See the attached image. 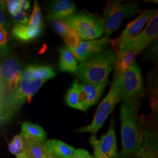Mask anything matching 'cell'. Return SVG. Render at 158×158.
Wrapping results in <instances>:
<instances>
[{
  "label": "cell",
  "mask_w": 158,
  "mask_h": 158,
  "mask_svg": "<svg viewBox=\"0 0 158 158\" xmlns=\"http://www.w3.org/2000/svg\"><path fill=\"white\" fill-rule=\"evenodd\" d=\"M56 76L53 67L49 65H29L24 68L19 86L11 94L0 110L1 119H7L26 102H30L45 81Z\"/></svg>",
  "instance_id": "1"
},
{
  "label": "cell",
  "mask_w": 158,
  "mask_h": 158,
  "mask_svg": "<svg viewBox=\"0 0 158 158\" xmlns=\"http://www.w3.org/2000/svg\"><path fill=\"white\" fill-rule=\"evenodd\" d=\"M115 61L114 51L111 49H105L81 62L75 75L84 84H100L108 80Z\"/></svg>",
  "instance_id": "2"
},
{
  "label": "cell",
  "mask_w": 158,
  "mask_h": 158,
  "mask_svg": "<svg viewBox=\"0 0 158 158\" xmlns=\"http://www.w3.org/2000/svg\"><path fill=\"white\" fill-rule=\"evenodd\" d=\"M141 105L122 102L120 112L122 152L121 155L133 157L140 140V120L138 112Z\"/></svg>",
  "instance_id": "3"
},
{
  "label": "cell",
  "mask_w": 158,
  "mask_h": 158,
  "mask_svg": "<svg viewBox=\"0 0 158 158\" xmlns=\"http://www.w3.org/2000/svg\"><path fill=\"white\" fill-rule=\"evenodd\" d=\"M122 99V78L121 76L114 80L113 84L109 92L105 97L99 105L94 114L92 124L86 127L78 128L76 132L78 133H91L96 135L106 121L109 114L112 113L116 104Z\"/></svg>",
  "instance_id": "4"
},
{
  "label": "cell",
  "mask_w": 158,
  "mask_h": 158,
  "mask_svg": "<svg viewBox=\"0 0 158 158\" xmlns=\"http://www.w3.org/2000/svg\"><path fill=\"white\" fill-rule=\"evenodd\" d=\"M141 12L138 2H124L113 1L107 3L103 12L105 38H108L110 35L119 28L123 19Z\"/></svg>",
  "instance_id": "5"
},
{
  "label": "cell",
  "mask_w": 158,
  "mask_h": 158,
  "mask_svg": "<svg viewBox=\"0 0 158 158\" xmlns=\"http://www.w3.org/2000/svg\"><path fill=\"white\" fill-rule=\"evenodd\" d=\"M82 40H93L104 34V21L98 15L81 11L64 20Z\"/></svg>",
  "instance_id": "6"
},
{
  "label": "cell",
  "mask_w": 158,
  "mask_h": 158,
  "mask_svg": "<svg viewBox=\"0 0 158 158\" xmlns=\"http://www.w3.org/2000/svg\"><path fill=\"white\" fill-rule=\"evenodd\" d=\"M140 120V140L133 158H158L157 124L153 116L143 115Z\"/></svg>",
  "instance_id": "7"
},
{
  "label": "cell",
  "mask_w": 158,
  "mask_h": 158,
  "mask_svg": "<svg viewBox=\"0 0 158 158\" xmlns=\"http://www.w3.org/2000/svg\"><path fill=\"white\" fill-rule=\"evenodd\" d=\"M122 102L141 105L144 95L143 81L141 68L134 62L130 68L121 76Z\"/></svg>",
  "instance_id": "8"
},
{
  "label": "cell",
  "mask_w": 158,
  "mask_h": 158,
  "mask_svg": "<svg viewBox=\"0 0 158 158\" xmlns=\"http://www.w3.org/2000/svg\"><path fill=\"white\" fill-rule=\"evenodd\" d=\"M90 143L94 149V158H116L118 156L115 122L111 118L109 129L98 140L93 135L90 138Z\"/></svg>",
  "instance_id": "9"
},
{
  "label": "cell",
  "mask_w": 158,
  "mask_h": 158,
  "mask_svg": "<svg viewBox=\"0 0 158 158\" xmlns=\"http://www.w3.org/2000/svg\"><path fill=\"white\" fill-rule=\"evenodd\" d=\"M157 35L158 15L157 14L147 23L143 31H141L133 39L130 40L124 46L118 48L117 51L122 50V49H131L137 56L141 54L152 43L157 40Z\"/></svg>",
  "instance_id": "10"
},
{
  "label": "cell",
  "mask_w": 158,
  "mask_h": 158,
  "mask_svg": "<svg viewBox=\"0 0 158 158\" xmlns=\"http://www.w3.org/2000/svg\"><path fill=\"white\" fill-rule=\"evenodd\" d=\"M22 63L16 56H8L0 66V76L12 94L19 87L22 76Z\"/></svg>",
  "instance_id": "11"
},
{
  "label": "cell",
  "mask_w": 158,
  "mask_h": 158,
  "mask_svg": "<svg viewBox=\"0 0 158 158\" xmlns=\"http://www.w3.org/2000/svg\"><path fill=\"white\" fill-rule=\"evenodd\" d=\"M109 45H113L114 46L118 47V38L111 40L109 37L108 38L104 37L102 39L93 40H82L76 47L70 50L76 60L82 62L91 55L107 49V47Z\"/></svg>",
  "instance_id": "12"
},
{
  "label": "cell",
  "mask_w": 158,
  "mask_h": 158,
  "mask_svg": "<svg viewBox=\"0 0 158 158\" xmlns=\"http://www.w3.org/2000/svg\"><path fill=\"white\" fill-rule=\"evenodd\" d=\"M157 14V9L143 10L141 15L133 21L130 22L122 31L121 36L118 38V49L124 46L130 40L139 34L143 27L155 15Z\"/></svg>",
  "instance_id": "13"
},
{
  "label": "cell",
  "mask_w": 158,
  "mask_h": 158,
  "mask_svg": "<svg viewBox=\"0 0 158 158\" xmlns=\"http://www.w3.org/2000/svg\"><path fill=\"white\" fill-rule=\"evenodd\" d=\"M76 5L74 2L70 0H56L50 4L48 9V19H63L75 14Z\"/></svg>",
  "instance_id": "14"
},
{
  "label": "cell",
  "mask_w": 158,
  "mask_h": 158,
  "mask_svg": "<svg viewBox=\"0 0 158 158\" xmlns=\"http://www.w3.org/2000/svg\"><path fill=\"white\" fill-rule=\"evenodd\" d=\"M116 61L114 64V80L121 76L135 62L136 55L131 49H122L116 51Z\"/></svg>",
  "instance_id": "15"
},
{
  "label": "cell",
  "mask_w": 158,
  "mask_h": 158,
  "mask_svg": "<svg viewBox=\"0 0 158 158\" xmlns=\"http://www.w3.org/2000/svg\"><path fill=\"white\" fill-rule=\"evenodd\" d=\"M44 144L48 155L56 158H70L76 150L74 147L59 140H48Z\"/></svg>",
  "instance_id": "16"
},
{
  "label": "cell",
  "mask_w": 158,
  "mask_h": 158,
  "mask_svg": "<svg viewBox=\"0 0 158 158\" xmlns=\"http://www.w3.org/2000/svg\"><path fill=\"white\" fill-rule=\"evenodd\" d=\"M43 28L32 27L28 24H16L12 30V35L18 40L29 42L40 36Z\"/></svg>",
  "instance_id": "17"
},
{
  "label": "cell",
  "mask_w": 158,
  "mask_h": 158,
  "mask_svg": "<svg viewBox=\"0 0 158 158\" xmlns=\"http://www.w3.org/2000/svg\"><path fill=\"white\" fill-rule=\"evenodd\" d=\"M21 135L27 141L44 143L47 137L45 131L40 126L31 122H23L21 127Z\"/></svg>",
  "instance_id": "18"
},
{
  "label": "cell",
  "mask_w": 158,
  "mask_h": 158,
  "mask_svg": "<svg viewBox=\"0 0 158 158\" xmlns=\"http://www.w3.org/2000/svg\"><path fill=\"white\" fill-rule=\"evenodd\" d=\"M59 67L60 70L62 72H70L75 74L78 64L70 48L67 46H63L59 48Z\"/></svg>",
  "instance_id": "19"
},
{
  "label": "cell",
  "mask_w": 158,
  "mask_h": 158,
  "mask_svg": "<svg viewBox=\"0 0 158 158\" xmlns=\"http://www.w3.org/2000/svg\"><path fill=\"white\" fill-rule=\"evenodd\" d=\"M108 83V81L97 84H82L84 90L86 91L88 96V100L89 106H94L98 102L99 99L103 93V91L106 88V85Z\"/></svg>",
  "instance_id": "20"
},
{
  "label": "cell",
  "mask_w": 158,
  "mask_h": 158,
  "mask_svg": "<svg viewBox=\"0 0 158 158\" xmlns=\"http://www.w3.org/2000/svg\"><path fill=\"white\" fill-rule=\"evenodd\" d=\"M27 141L24 152L29 158H44L48 155L44 143L42 142Z\"/></svg>",
  "instance_id": "21"
},
{
  "label": "cell",
  "mask_w": 158,
  "mask_h": 158,
  "mask_svg": "<svg viewBox=\"0 0 158 158\" xmlns=\"http://www.w3.org/2000/svg\"><path fill=\"white\" fill-rule=\"evenodd\" d=\"M78 80L76 79L74 82L73 83L72 86L69 89L68 92H67L66 95H65V102L67 105H68L70 107L76 108V109L81 110L80 104L78 102Z\"/></svg>",
  "instance_id": "22"
},
{
  "label": "cell",
  "mask_w": 158,
  "mask_h": 158,
  "mask_svg": "<svg viewBox=\"0 0 158 158\" xmlns=\"http://www.w3.org/2000/svg\"><path fill=\"white\" fill-rule=\"evenodd\" d=\"M54 31L60 35L63 39L68 36L74 31L63 19H48Z\"/></svg>",
  "instance_id": "23"
},
{
  "label": "cell",
  "mask_w": 158,
  "mask_h": 158,
  "mask_svg": "<svg viewBox=\"0 0 158 158\" xmlns=\"http://www.w3.org/2000/svg\"><path fill=\"white\" fill-rule=\"evenodd\" d=\"M10 15L13 16L22 10H28L30 8V2L27 0H10L6 2Z\"/></svg>",
  "instance_id": "24"
},
{
  "label": "cell",
  "mask_w": 158,
  "mask_h": 158,
  "mask_svg": "<svg viewBox=\"0 0 158 158\" xmlns=\"http://www.w3.org/2000/svg\"><path fill=\"white\" fill-rule=\"evenodd\" d=\"M27 24L32 27H40L43 28V16L41 13V8L37 1L34 2L33 10L31 13L30 19L28 21Z\"/></svg>",
  "instance_id": "25"
},
{
  "label": "cell",
  "mask_w": 158,
  "mask_h": 158,
  "mask_svg": "<svg viewBox=\"0 0 158 158\" xmlns=\"http://www.w3.org/2000/svg\"><path fill=\"white\" fill-rule=\"evenodd\" d=\"M10 40V35L7 29L0 27V56L8 53L7 43Z\"/></svg>",
  "instance_id": "26"
},
{
  "label": "cell",
  "mask_w": 158,
  "mask_h": 158,
  "mask_svg": "<svg viewBox=\"0 0 158 158\" xmlns=\"http://www.w3.org/2000/svg\"><path fill=\"white\" fill-rule=\"evenodd\" d=\"M78 102L79 104H80L81 108V110H83V111L87 110L90 106L89 104L87 94H86V91L84 90L83 84H78Z\"/></svg>",
  "instance_id": "27"
},
{
  "label": "cell",
  "mask_w": 158,
  "mask_h": 158,
  "mask_svg": "<svg viewBox=\"0 0 158 158\" xmlns=\"http://www.w3.org/2000/svg\"><path fill=\"white\" fill-rule=\"evenodd\" d=\"M12 142L15 144V146L17 147L18 149L19 150L20 153L24 152L26 143H27V141H26L24 138H23L21 134H20V135H16L15 136H14L13 138V140H12Z\"/></svg>",
  "instance_id": "28"
},
{
  "label": "cell",
  "mask_w": 158,
  "mask_h": 158,
  "mask_svg": "<svg viewBox=\"0 0 158 158\" xmlns=\"http://www.w3.org/2000/svg\"><path fill=\"white\" fill-rule=\"evenodd\" d=\"M146 58L148 59V60L153 61V62H157V40L154 44L152 46L148 51H146Z\"/></svg>",
  "instance_id": "29"
},
{
  "label": "cell",
  "mask_w": 158,
  "mask_h": 158,
  "mask_svg": "<svg viewBox=\"0 0 158 158\" xmlns=\"http://www.w3.org/2000/svg\"><path fill=\"white\" fill-rule=\"evenodd\" d=\"M0 27H4L7 29L9 27V23L7 21V15H6L5 5L0 6Z\"/></svg>",
  "instance_id": "30"
},
{
  "label": "cell",
  "mask_w": 158,
  "mask_h": 158,
  "mask_svg": "<svg viewBox=\"0 0 158 158\" xmlns=\"http://www.w3.org/2000/svg\"><path fill=\"white\" fill-rule=\"evenodd\" d=\"M70 158H94L86 150L83 149H78L74 151L73 154Z\"/></svg>",
  "instance_id": "31"
},
{
  "label": "cell",
  "mask_w": 158,
  "mask_h": 158,
  "mask_svg": "<svg viewBox=\"0 0 158 158\" xmlns=\"http://www.w3.org/2000/svg\"><path fill=\"white\" fill-rule=\"evenodd\" d=\"M8 149L9 151L10 152V153L13 154V155H17L18 154L20 153L19 150L18 149V148L16 146H15V144L14 143H13L12 141L8 144Z\"/></svg>",
  "instance_id": "32"
},
{
  "label": "cell",
  "mask_w": 158,
  "mask_h": 158,
  "mask_svg": "<svg viewBox=\"0 0 158 158\" xmlns=\"http://www.w3.org/2000/svg\"><path fill=\"white\" fill-rule=\"evenodd\" d=\"M16 158H29V157L25 152H21V153L18 154L16 155Z\"/></svg>",
  "instance_id": "33"
},
{
  "label": "cell",
  "mask_w": 158,
  "mask_h": 158,
  "mask_svg": "<svg viewBox=\"0 0 158 158\" xmlns=\"http://www.w3.org/2000/svg\"><path fill=\"white\" fill-rule=\"evenodd\" d=\"M116 158H133V157H125V156L122 155H118Z\"/></svg>",
  "instance_id": "34"
},
{
  "label": "cell",
  "mask_w": 158,
  "mask_h": 158,
  "mask_svg": "<svg viewBox=\"0 0 158 158\" xmlns=\"http://www.w3.org/2000/svg\"><path fill=\"white\" fill-rule=\"evenodd\" d=\"M44 158H56V157H53V156H51V155H48L45 156V157Z\"/></svg>",
  "instance_id": "35"
},
{
  "label": "cell",
  "mask_w": 158,
  "mask_h": 158,
  "mask_svg": "<svg viewBox=\"0 0 158 158\" xmlns=\"http://www.w3.org/2000/svg\"><path fill=\"white\" fill-rule=\"evenodd\" d=\"M5 1H0V6L5 5Z\"/></svg>",
  "instance_id": "36"
},
{
  "label": "cell",
  "mask_w": 158,
  "mask_h": 158,
  "mask_svg": "<svg viewBox=\"0 0 158 158\" xmlns=\"http://www.w3.org/2000/svg\"><path fill=\"white\" fill-rule=\"evenodd\" d=\"M0 119H1V117H0Z\"/></svg>",
  "instance_id": "37"
},
{
  "label": "cell",
  "mask_w": 158,
  "mask_h": 158,
  "mask_svg": "<svg viewBox=\"0 0 158 158\" xmlns=\"http://www.w3.org/2000/svg\"></svg>",
  "instance_id": "38"
}]
</instances>
